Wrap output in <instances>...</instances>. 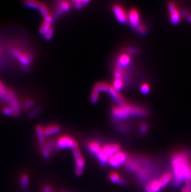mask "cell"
Here are the masks:
<instances>
[{"instance_id": "1", "label": "cell", "mask_w": 191, "mask_h": 192, "mask_svg": "<svg viewBox=\"0 0 191 192\" xmlns=\"http://www.w3.org/2000/svg\"><path fill=\"white\" fill-rule=\"evenodd\" d=\"M189 151H182L173 155L171 165L173 170V184L179 186L185 180H191V158Z\"/></svg>"}, {"instance_id": "2", "label": "cell", "mask_w": 191, "mask_h": 192, "mask_svg": "<svg viewBox=\"0 0 191 192\" xmlns=\"http://www.w3.org/2000/svg\"><path fill=\"white\" fill-rule=\"evenodd\" d=\"M78 147L77 141L73 137L68 136H64L60 137L57 142H55L54 151L60 149H73Z\"/></svg>"}, {"instance_id": "3", "label": "cell", "mask_w": 191, "mask_h": 192, "mask_svg": "<svg viewBox=\"0 0 191 192\" xmlns=\"http://www.w3.org/2000/svg\"><path fill=\"white\" fill-rule=\"evenodd\" d=\"M2 99L9 105L12 110L13 115L17 116L20 112V105L16 97V94L11 91H6L5 94L2 96Z\"/></svg>"}, {"instance_id": "4", "label": "cell", "mask_w": 191, "mask_h": 192, "mask_svg": "<svg viewBox=\"0 0 191 192\" xmlns=\"http://www.w3.org/2000/svg\"><path fill=\"white\" fill-rule=\"evenodd\" d=\"M72 152L76 163L75 172L76 176L80 177L83 175L84 172L85 167V161L78 147L72 149Z\"/></svg>"}, {"instance_id": "5", "label": "cell", "mask_w": 191, "mask_h": 192, "mask_svg": "<svg viewBox=\"0 0 191 192\" xmlns=\"http://www.w3.org/2000/svg\"><path fill=\"white\" fill-rule=\"evenodd\" d=\"M120 106H122L128 116H134L138 117H143L147 115V112L145 109L139 106L130 105L127 104L126 103Z\"/></svg>"}, {"instance_id": "6", "label": "cell", "mask_w": 191, "mask_h": 192, "mask_svg": "<svg viewBox=\"0 0 191 192\" xmlns=\"http://www.w3.org/2000/svg\"><path fill=\"white\" fill-rule=\"evenodd\" d=\"M11 54L13 56L18 59L19 62L24 67H28V65L30 64L33 59V56L30 52L24 54L18 50L13 49L11 51Z\"/></svg>"}, {"instance_id": "7", "label": "cell", "mask_w": 191, "mask_h": 192, "mask_svg": "<svg viewBox=\"0 0 191 192\" xmlns=\"http://www.w3.org/2000/svg\"><path fill=\"white\" fill-rule=\"evenodd\" d=\"M127 155L123 152H118L112 156L109 159L108 163L113 167L117 168L120 165L124 164L127 160Z\"/></svg>"}, {"instance_id": "8", "label": "cell", "mask_w": 191, "mask_h": 192, "mask_svg": "<svg viewBox=\"0 0 191 192\" xmlns=\"http://www.w3.org/2000/svg\"><path fill=\"white\" fill-rule=\"evenodd\" d=\"M124 69L116 67L114 73V80L113 81V88L117 91L121 90L124 86Z\"/></svg>"}, {"instance_id": "9", "label": "cell", "mask_w": 191, "mask_h": 192, "mask_svg": "<svg viewBox=\"0 0 191 192\" xmlns=\"http://www.w3.org/2000/svg\"><path fill=\"white\" fill-rule=\"evenodd\" d=\"M113 13L117 20L122 24L125 23L128 20V15H127L124 10L119 5H114L112 8Z\"/></svg>"}, {"instance_id": "10", "label": "cell", "mask_w": 191, "mask_h": 192, "mask_svg": "<svg viewBox=\"0 0 191 192\" xmlns=\"http://www.w3.org/2000/svg\"><path fill=\"white\" fill-rule=\"evenodd\" d=\"M170 14V19L173 24H177L180 21V13L174 3H170L168 5Z\"/></svg>"}, {"instance_id": "11", "label": "cell", "mask_w": 191, "mask_h": 192, "mask_svg": "<svg viewBox=\"0 0 191 192\" xmlns=\"http://www.w3.org/2000/svg\"><path fill=\"white\" fill-rule=\"evenodd\" d=\"M120 149V147L117 144H111L103 147L101 151L109 159L112 156L119 152Z\"/></svg>"}, {"instance_id": "12", "label": "cell", "mask_w": 191, "mask_h": 192, "mask_svg": "<svg viewBox=\"0 0 191 192\" xmlns=\"http://www.w3.org/2000/svg\"><path fill=\"white\" fill-rule=\"evenodd\" d=\"M128 19L131 24V26L136 29L140 24V19L138 12L135 9H132L130 11L128 15Z\"/></svg>"}, {"instance_id": "13", "label": "cell", "mask_w": 191, "mask_h": 192, "mask_svg": "<svg viewBox=\"0 0 191 192\" xmlns=\"http://www.w3.org/2000/svg\"><path fill=\"white\" fill-rule=\"evenodd\" d=\"M112 113L114 118L117 120H124L129 116L121 106H115L112 109Z\"/></svg>"}, {"instance_id": "14", "label": "cell", "mask_w": 191, "mask_h": 192, "mask_svg": "<svg viewBox=\"0 0 191 192\" xmlns=\"http://www.w3.org/2000/svg\"><path fill=\"white\" fill-rule=\"evenodd\" d=\"M131 62V57L128 54H122L118 59L117 62V68L124 69L127 66L130 65Z\"/></svg>"}, {"instance_id": "15", "label": "cell", "mask_w": 191, "mask_h": 192, "mask_svg": "<svg viewBox=\"0 0 191 192\" xmlns=\"http://www.w3.org/2000/svg\"><path fill=\"white\" fill-rule=\"evenodd\" d=\"M108 93L111 95V98L118 104V105L120 106L125 103L122 96L119 93V91L114 90L112 86H111Z\"/></svg>"}, {"instance_id": "16", "label": "cell", "mask_w": 191, "mask_h": 192, "mask_svg": "<svg viewBox=\"0 0 191 192\" xmlns=\"http://www.w3.org/2000/svg\"><path fill=\"white\" fill-rule=\"evenodd\" d=\"M39 9L40 10L41 15H42V16L44 19V21L51 24L52 22L54 21L53 17L50 14L49 11V10L47 9V6L44 4H40Z\"/></svg>"}, {"instance_id": "17", "label": "cell", "mask_w": 191, "mask_h": 192, "mask_svg": "<svg viewBox=\"0 0 191 192\" xmlns=\"http://www.w3.org/2000/svg\"><path fill=\"white\" fill-rule=\"evenodd\" d=\"M60 131V127L58 125H51L43 129L45 136H51L57 134Z\"/></svg>"}, {"instance_id": "18", "label": "cell", "mask_w": 191, "mask_h": 192, "mask_svg": "<svg viewBox=\"0 0 191 192\" xmlns=\"http://www.w3.org/2000/svg\"><path fill=\"white\" fill-rule=\"evenodd\" d=\"M109 179L114 183H116V184H119L121 185H126L127 184V181L125 180L124 178H121L116 172H112L110 173Z\"/></svg>"}, {"instance_id": "19", "label": "cell", "mask_w": 191, "mask_h": 192, "mask_svg": "<svg viewBox=\"0 0 191 192\" xmlns=\"http://www.w3.org/2000/svg\"><path fill=\"white\" fill-rule=\"evenodd\" d=\"M43 129L44 128H43V127L40 125H37L35 127V131H36V133L37 135L38 140L40 143V146L44 145V144H45V143H46L45 136L44 134Z\"/></svg>"}, {"instance_id": "20", "label": "cell", "mask_w": 191, "mask_h": 192, "mask_svg": "<svg viewBox=\"0 0 191 192\" xmlns=\"http://www.w3.org/2000/svg\"><path fill=\"white\" fill-rule=\"evenodd\" d=\"M125 167L132 172H137L140 169V164L135 161H133L127 159L126 162L124 164Z\"/></svg>"}, {"instance_id": "21", "label": "cell", "mask_w": 191, "mask_h": 192, "mask_svg": "<svg viewBox=\"0 0 191 192\" xmlns=\"http://www.w3.org/2000/svg\"><path fill=\"white\" fill-rule=\"evenodd\" d=\"M87 148L90 151V152L95 155H96L102 149V147L100 145V144L96 141L90 142L88 144Z\"/></svg>"}, {"instance_id": "22", "label": "cell", "mask_w": 191, "mask_h": 192, "mask_svg": "<svg viewBox=\"0 0 191 192\" xmlns=\"http://www.w3.org/2000/svg\"><path fill=\"white\" fill-rule=\"evenodd\" d=\"M173 178L172 175L170 173H165L159 180V182L160 183L161 189L164 188L171 180Z\"/></svg>"}, {"instance_id": "23", "label": "cell", "mask_w": 191, "mask_h": 192, "mask_svg": "<svg viewBox=\"0 0 191 192\" xmlns=\"http://www.w3.org/2000/svg\"><path fill=\"white\" fill-rule=\"evenodd\" d=\"M111 86H110L108 83L100 82V83H96L94 85V89H95L96 90H97L99 92H108Z\"/></svg>"}, {"instance_id": "24", "label": "cell", "mask_w": 191, "mask_h": 192, "mask_svg": "<svg viewBox=\"0 0 191 192\" xmlns=\"http://www.w3.org/2000/svg\"><path fill=\"white\" fill-rule=\"evenodd\" d=\"M29 186V177L27 175H23L21 178V188L23 192H26Z\"/></svg>"}, {"instance_id": "25", "label": "cell", "mask_w": 191, "mask_h": 192, "mask_svg": "<svg viewBox=\"0 0 191 192\" xmlns=\"http://www.w3.org/2000/svg\"><path fill=\"white\" fill-rule=\"evenodd\" d=\"M24 5L26 6L27 8H31V9H38L40 7V3H39L38 2L33 1V0H29V1H26L24 3Z\"/></svg>"}, {"instance_id": "26", "label": "cell", "mask_w": 191, "mask_h": 192, "mask_svg": "<svg viewBox=\"0 0 191 192\" xmlns=\"http://www.w3.org/2000/svg\"><path fill=\"white\" fill-rule=\"evenodd\" d=\"M52 26H51V23L43 21V23L42 24V25L40 26V28H39V33L41 35H44L45 34V33L49 30V29Z\"/></svg>"}, {"instance_id": "27", "label": "cell", "mask_w": 191, "mask_h": 192, "mask_svg": "<svg viewBox=\"0 0 191 192\" xmlns=\"http://www.w3.org/2000/svg\"><path fill=\"white\" fill-rule=\"evenodd\" d=\"M89 2H90L88 1V0H75V1L73 2L75 8L78 10L81 9L82 8L85 6L87 4H88Z\"/></svg>"}, {"instance_id": "28", "label": "cell", "mask_w": 191, "mask_h": 192, "mask_svg": "<svg viewBox=\"0 0 191 192\" xmlns=\"http://www.w3.org/2000/svg\"><path fill=\"white\" fill-rule=\"evenodd\" d=\"M149 185L153 192H159L160 190L161 189L160 183L159 182V180H153L151 183L149 184Z\"/></svg>"}, {"instance_id": "29", "label": "cell", "mask_w": 191, "mask_h": 192, "mask_svg": "<svg viewBox=\"0 0 191 192\" xmlns=\"http://www.w3.org/2000/svg\"><path fill=\"white\" fill-rule=\"evenodd\" d=\"M100 97V92L95 89H93L91 95V102L92 103H97Z\"/></svg>"}, {"instance_id": "30", "label": "cell", "mask_w": 191, "mask_h": 192, "mask_svg": "<svg viewBox=\"0 0 191 192\" xmlns=\"http://www.w3.org/2000/svg\"><path fill=\"white\" fill-rule=\"evenodd\" d=\"M59 8L62 10L63 12H68L70 9V5L68 2L62 1L60 3Z\"/></svg>"}, {"instance_id": "31", "label": "cell", "mask_w": 191, "mask_h": 192, "mask_svg": "<svg viewBox=\"0 0 191 192\" xmlns=\"http://www.w3.org/2000/svg\"><path fill=\"white\" fill-rule=\"evenodd\" d=\"M40 149H41V151H42V154L43 157L45 159H49L50 157V156H51V152L49 151V149H47L46 144L40 146Z\"/></svg>"}, {"instance_id": "32", "label": "cell", "mask_w": 191, "mask_h": 192, "mask_svg": "<svg viewBox=\"0 0 191 192\" xmlns=\"http://www.w3.org/2000/svg\"><path fill=\"white\" fill-rule=\"evenodd\" d=\"M150 87L149 86L148 84L147 83H143L141 85V87H140V90L141 92L143 94H148L150 92Z\"/></svg>"}, {"instance_id": "33", "label": "cell", "mask_w": 191, "mask_h": 192, "mask_svg": "<svg viewBox=\"0 0 191 192\" xmlns=\"http://www.w3.org/2000/svg\"><path fill=\"white\" fill-rule=\"evenodd\" d=\"M54 28L52 27H51L49 30L44 35V37L45 39L47 40H49L52 39V37H53V35H54Z\"/></svg>"}, {"instance_id": "34", "label": "cell", "mask_w": 191, "mask_h": 192, "mask_svg": "<svg viewBox=\"0 0 191 192\" xmlns=\"http://www.w3.org/2000/svg\"><path fill=\"white\" fill-rule=\"evenodd\" d=\"M139 34H144L147 32V27L145 26L143 24H140L138 27L136 29Z\"/></svg>"}, {"instance_id": "35", "label": "cell", "mask_w": 191, "mask_h": 192, "mask_svg": "<svg viewBox=\"0 0 191 192\" xmlns=\"http://www.w3.org/2000/svg\"><path fill=\"white\" fill-rule=\"evenodd\" d=\"M148 131V126L147 124H143L140 127V134L141 135H144L147 133Z\"/></svg>"}, {"instance_id": "36", "label": "cell", "mask_w": 191, "mask_h": 192, "mask_svg": "<svg viewBox=\"0 0 191 192\" xmlns=\"http://www.w3.org/2000/svg\"><path fill=\"white\" fill-rule=\"evenodd\" d=\"M3 113L6 116H12L13 115V113L12 110L10 107H5L3 109Z\"/></svg>"}, {"instance_id": "37", "label": "cell", "mask_w": 191, "mask_h": 192, "mask_svg": "<svg viewBox=\"0 0 191 192\" xmlns=\"http://www.w3.org/2000/svg\"><path fill=\"white\" fill-rule=\"evenodd\" d=\"M40 111V108H36V109H34V110L31 111L29 114V116L30 118H33L34 116H35L38 113H39Z\"/></svg>"}, {"instance_id": "38", "label": "cell", "mask_w": 191, "mask_h": 192, "mask_svg": "<svg viewBox=\"0 0 191 192\" xmlns=\"http://www.w3.org/2000/svg\"><path fill=\"white\" fill-rule=\"evenodd\" d=\"M34 105V102L32 100H27L24 104V109H29L31 108Z\"/></svg>"}, {"instance_id": "39", "label": "cell", "mask_w": 191, "mask_h": 192, "mask_svg": "<svg viewBox=\"0 0 191 192\" xmlns=\"http://www.w3.org/2000/svg\"><path fill=\"white\" fill-rule=\"evenodd\" d=\"M127 54H128V55L130 56V55L136 54L137 52V49L135 47H130L127 50Z\"/></svg>"}, {"instance_id": "40", "label": "cell", "mask_w": 191, "mask_h": 192, "mask_svg": "<svg viewBox=\"0 0 191 192\" xmlns=\"http://www.w3.org/2000/svg\"><path fill=\"white\" fill-rule=\"evenodd\" d=\"M185 188L189 192H191V180H187L185 181Z\"/></svg>"}, {"instance_id": "41", "label": "cell", "mask_w": 191, "mask_h": 192, "mask_svg": "<svg viewBox=\"0 0 191 192\" xmlns=\"http://www.w3.org/2000/svg\"><path fill=\"white\" fill-rule=\"evenodd\" d=\"M6 92L5 87L4 86V85L3 84V83L0 81V94L2 96H3V94H5V93Z\"/></svg>"}, {"instance_id": "42", "label": "cell", "mask_w": 191, "mask_h": 192, "mask_svg": "<svg viewBox=\"0 0 191 192\" xmlns=\"http://www.w3.org/2000/svg\"><path fill=\"white\" fill-rule=\"evenodd\" d=\"M43 192H52L51 186L48 185H45V186L43 188Z\"/></svg>"}, {"instance_id": "43", "label": "cell", "mask_w": 191, "mask_h": 192, "mask_svg": "<svg viewBox=\"0 0 191 192\" xmlns=\"http://www.w3.org/2000/svg\"><path fill=\"white\" fill-rule=\"evenodd\" d=\"M145 191L146 192H153V190H152V188H150L149 184L146 185V186H145Z\"/></svg>"}, {"instance_id": "44", "label": "cell", "mask_w": 191, "mask_h": 192, "mask_svg": "<svg viewBox=\"0 0 191 192\" xmlns=\"http://www.w3.org/2000/svg\"><path fill=\"white\" fill-rule=\"evenodd\" d=\"M187 20L191 23V15H189L187 16Z\"/></svg>"}, {"instance_id": "45", "label": "cell", "mask_w": 191, "mask_h": 192, "mask_svg": "<svg viewBox=\"0 0 191 192\" xmlns=\"http://www.w3.org/2000/svg\"><path fill=\"white\" fill-rule=\"evenodd\" d=\"M181 192H189V191L187 190V189H186L185 187H184V188L182 189Z\"/></svg>"}, {"instance_id": "46", "label": "cell", "mask_w": 191, "mask_h": 192, "mask_svg": "<svg viewBox=\"0 0 191 192\" xmlns=\"http://www.w3.org/2000/svg\"><path fill=\"white\" fill-rule=\"evenodd\" d=\"M2 99V96L1 94H0V100H1Z\"/></svg>"}, {"instance_id": "47", "label": "cell", "mask_w": 191, "mask_h": 192, "mask_svg": "<svg viewBox=\"0 0 191 192\" xmlns=\"http://www.w3.org/2000/svg\"><path fill=\"white\" fill-rule=\"evenodd\" d=\"M63 192H65V191H63Z\"/></svg>"}]
</instances>
